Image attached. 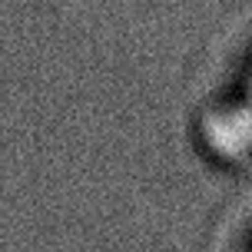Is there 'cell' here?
<instances>
[{
    "instance_id": "6da1fadb",
    "label": "cell",
    "mask_w": 252,
    "mask_h": 252,
    "mask_svg": "<svg viewBox=\"0 0 252 252\" xmlns=\"http://www.w3.org/2000/svg\"><path fill=\"white\" fill-rule=\"evenodd\" d=\"M246 123L252 126V80H249V103H246Z\"/></svg>"
}]
</instances>
